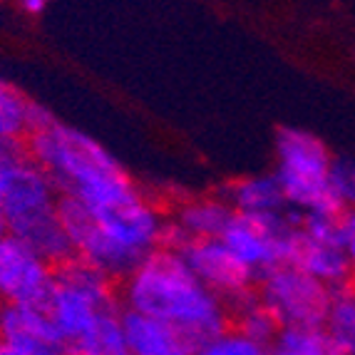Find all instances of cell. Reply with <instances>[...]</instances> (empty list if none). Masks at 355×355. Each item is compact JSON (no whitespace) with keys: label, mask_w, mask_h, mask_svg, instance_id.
Instances as JSON below:
<instances>
[{"label":"cell","mask_w":355,"mask_h":355,"mask_svg":"<svg viewBox=\"0 0 355 355\" xmlns=\"http://www.w3.org/2000/svg\"><path fill=\"white\" fill-rule=\"evenodd\" d=\"M125 311L149 315L179 331H189L204 343L231 331V315L196 279L182 254L157 249L139 261V266L117 284Z\"/></svg>","instance_id":"obj_2"},{"label":"cell","mask_w":355,"mask_h":355,"mask_svg":"<svg viewBox=\"0 0 355 355\" xmlns=\"http://www.w3.org/2000/svg\"><path fill=\"white\" fill-rule=\"evenodd\" d=\"M182 259L187 261V266L191 268L196 279L202 281L214 296L221 298V303L241 296L246 291H254L259 284V276L231 254L221 239L191 241L182 251Z\"/></svg>","instance_id":"obj_9"},{"label":"cell","mask_w":355,"mask_h":355,"mask_svg":"<svg viewBox=\"0 0 355 355\" xmlns=\"http://www.w3.org/2000/svg\"><path fill=\"white\" fill-rule=\"evenodd\" d=\"M219 196L229 204L239 216H263V214L284 211L286 196L276 174H251V177L234 179L219 191Z\"/></svg>","instance_id":"obj_13"},{"label":"cell","mask_w":355,"mask_h":355,"mask_svg":"<svg viewBox=\"0 0 355 355\" xmlns=\"http://www.w3.org/2000/svg\"><path fill=\"white\" fill-rule=\"evenodd\" d=\"M30 107L33 100L20 89L0 80V139L25 142L30 135Z\"/></svg>","instance_id":"obj_15"},{"label":"cell","mask_w":355,"mask_h":355,"mask_svg":"<svg viewBox=\"0 0 355 355\" xmlns=\"http://www.w3.org/2000/svg\"><path fill=\"white\" fill-rule=\"evenodd\" d=\"M331 189L345 211L355 209V157L353 154H336L331 164Z\"/></svg>","instance_id":"obj_19"},{"label":"cell","mask_w":355,"mask_h":355,"mask_svg":"<svg viewBox=\"0 0 355 355\" xmlns=\"http://www.w3.org/2000/svg\"><path fill=\"white\" fill-rule=\"evenodd\" d=\"M0 355H20V353H15V350H10V348H3V345H0Z\"/></svg>","instance_id":"obj_24"},{"label":"cell","mask_w":355,"mask_h":355,"mask_svg":"<svg viewBox=\"0 0 355 355\" xmlns=\"http://www.w3.org/2000/svg\"><path fill=\"white\" fill-rule=\"evenodd\" d=\"M331 338L323 328H281L268 355H333Z\"/></svg>","instance_id":"obj_17"},{"label":"cell","mask_w":355,"mask_h":355,"mask_svg":"<svg viewBox=\"0 0 355 355\" xmlns=\"http://www.w3.org/2000/svg\"><path fill=\"white\" fill-rule=\"evenodd\" d=\"M323 331L328 333L336 350L345 355H355V298L353 286L333 293L331 313L326 318Z\"/></svg>","instance_id":"obj_16"},{"label":"cell","mask_w":355,"mask_h":355,"mask_svg":"<svg viewBox=\"0 0 355 355\" xmlns=\"http://www.w3.org/2000/svg\"><path fill=\"white\" fill-rule=\"evenodd\" d=\"M194 355H268V348L256 345L251 340H246L243 336H239L236 331H226L224 336L209 340L204 348H199V353Z\"/></svg>","instance_id":"obj_20"},{"label":"cell","mask_w":355,"mask_h":355,"mask_svg":"<svg viewBox=\"0 0 355 355\" xmlns=\"http://www.w3.org/2000/svg\"><path fill=\"white\" fill-rule=\"evenodd\" d=\"M3 234H6V226H3V219H0V236H3Z\"/></svg>","instance_id":"obj_25"},{"label":"cell","mask_w":355,"mask_h":355,"mask_svg":"<svg viewBox=\"0 0 355 355\" xmlns=\"http://www.w3.org/2000/svg\"><path fill=\"white\" fill-rule=\"evenodd\" d=\"M122 326L130 355H194L207 345L194 333L179 331L169 323L125 308H122Z\"/></svg>","instance_id":"obj_11"},{"label":"cell","mask_w":355,"mask_h":355,"mask_svg":"<svg viewBox=\"0 0 355 355\" xmlns=\"http://www.w3.org/2000/svg\"><path fill=\"white\" fill-rule=\"evenodd\" d=\"M58 199L60 191L55 182L28 157L0 202L6 234L20 239L53 268L75 259L70 239L60 224Z\"/></svg>","instance_id":"obj_3"},{"label":"cell","mask_w":355,"mask_h":355,"mask_svg":"<svg viewBox=\"0 0 355 355\" xmlns=\"http://www.w3.org/2000/svg\"><path fill=\"white\" fill-rule=\"evenodd\" d=\"M0 345L20 355H67L65 338L45 308L0 303Z\"/></svg>","instance_id":"obj_10"},{"label":"cell","mask_w":355,"mask_h":355,"mask_svg":"<svg viewBox=\"0 0 355 355\" xmlns=\"http://www.w3.org/2000/svg\"><path fill=\"white\" fill-rule=\"evenodd\" d=\"M25 152L48 172L60 194L75 196L92 214L142 196L139 184L105 144L60 119L30 132Z\"/></svg>","instance_id":"obj_1"},{"label":"cell","mask_w":355,"mask_h":355,"mask_svg":"<svg viewBox=\"0 0 355 355\" xmlns=\"http://www.w3.org/2000/svg\"><path fill=\"white\" fill-rule=\"evenodd\" d=\"M256 291L261 306L281 328H323L336 293L296 266H276L261 273Z\"/></svg>","instance_id":"obj_6"},{"label":"cell","mask_w":355,"mask_h":355,"mask_svg":"<svg viewBox=\"0 0 355 355\" xmlns=\"http://www.w3.org/2000/svg\"><path fill=\"white\" fill-rule=\"evenodd\" d=\"M353 298H355V284H353Z\"/></svg>","instance_id":"obj_26"},{"label":"cell","mask_w":355,"mask_h":355,"mask_svg":"<svg viewBox=\"0 0 355 355\" xmlns=\"http://www.w3.org/2000/svg\"><path fill=\"white\" fill-rule=\"evenodd\" d=\"M340 216H326V214H306L301 231L308 239H313L318 243H331V246H340V226H338ZM343 249V246H340Z\"/></svg>","instance_id":"obj_21"},{"label":"cell","mask_w":355,"mask_h":355,"mask_svg":"<svg viewBox=\"0 0 355 355\" xmlns=\"http://www.w3.org/2000/svg\"><path fill=\"white\" fill-rule=\"evenodd\" d=\"M18 8L25 15H30V18H37V15H42V12L48 10V3L45 0H23Z\"/></svg>","instance_id":"obj_23"},{"label":"cell","mask_w":355,"mask_h":355,"mask_svg":"<svg viewBox=\"0 0 355 355\" xmlns=\"http://www.w3.org/2000/svg\"><path fill=\"white\" fill-rule=\"evenodd\" d=\"M286 266L301 268L303 273L313 276L315 281H320L331 291H343L353 286V273H350L343 249L340 246H331V243L313 241L301 229L291 234Z\"/></svg>","instance_id":"obj_12"},{"label":"cell","mask_w":355,"mask_h":355,"mask_svg":"<svg viewBox=\"0 0 355 355\" xmlns=\"http://www.w3.org/2000/svg\"><path fill=\"white\" fill-rule=\"evenodd\" d=\"M336 154L313 132L284 125L276 132V179L291 209L303 214L340 216L345 211L331 189V164Z\"/></svg>","instance_id":"obj_4"},{"label":"cell","mask_w":355,"mask_h":355,"mask_svg":"<svg viewBox=\"0 0 355 355\" xmlns=\"http://www.w3.org/2000/svg\"><path fill=\"white\" fill-rule=\"evenodd\" d=\"M236 211L221 199L219 194L196 196L177 204L169 219L177 221L191 241H209V239H221L229 224L234 221Z\"/></svg>","instance_id":"obj_14"},{"label":"cell","mask_w":355,"mask_h":355,"mask_svg":"<svg viewBox=\"0 0 355 355\" xmlns=\"http://www.w3.org/2000/svg\"><path fill=\"white\" fill-rule=\"evenodd\" d=\"M117 306H122L117 284L83 259L75 256L55 268V284L45 311L60 336L65 338L67 355L95 333L100 318L110 308Z\"/></svg>","instance_id":"obj_5"},{"label":"cell","mask_w":355,"mask_h":355,"mask_svg":"<svg viewBox=\"0 0 355 355\" xmlns=\"http://www.w3.org/2000/svg\"><path fill=\"white\" fill-rule=\"evenodd\" d=\"M338 226H340V246H343V254L348 259V266L355 284V209L340 214Z\"/></svg>","instance_id":"obj_22"},{"label":"cell","mask_w":355,"mask_h":355,"mask_svg":"<svg viewBox=\"0 0 355 355\" xmlns=\"http://www.w3.org/2000/svg\"><path fill=\"white\" fill-rule=\"evenodd\" d=\"M284 211L263 214V216H234L221 241L241 263L251 268L256 276L271 271L276 266H286L288 241L293 234Z\"/></svg>","instance_id":"obj_7"},{"label":"cell","mask_w":355,"mask_h":355,"mask_svg":"<svg viewBox=\"0 0 355 355\" xmlns=\"http://www.w3.org/2000/svg\"><path fill=\"white\" fill-rule=\"evenodd\" d=\"M55 284V268L42 261L20 239L0 236V303L12 306H48Z\"/></svg>","instance_id":"obj_8"},{"label":"cell","mask_w":355,"mask_h":355,"mask_svg":"<svg viewBox=\"0 0 355 355\" xmlns=\"http://www.w3.org/2000/svg\"><path fill=\"white\" fill-rule=\"evenodd\" d=\"M231 331H236L239 336H243L246 340H251V343L271 348L276 336H279L281 326H279V320L273 318L266 308L259 303V306L239 313L236 318H231Z\"/></svg>","instance_id":"obj_18"}]
</instances>
